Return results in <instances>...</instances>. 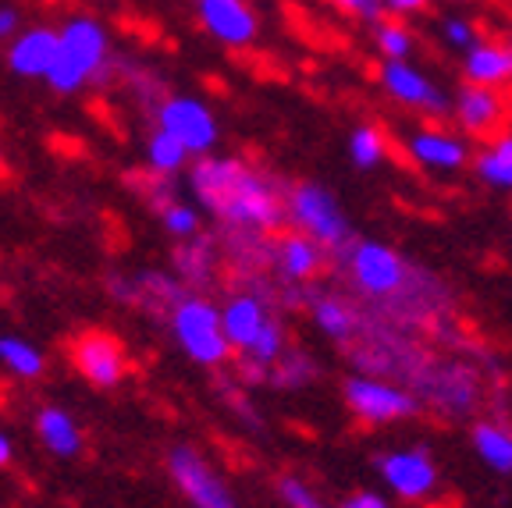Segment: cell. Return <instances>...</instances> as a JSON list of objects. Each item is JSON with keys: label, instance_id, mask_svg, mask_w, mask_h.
Segmentation results:
<instances>
[{"label": "cell", "instance_id": "1", "mask_svg": "<svg viewBox=\"0 0 512 508\" xmlns=\"http://www.w3.org/2000/svg\"><path fill=\"white\" fill-rule=\"evenodd\" d=\"M189 192L203 214H210L228 235L274 239L288 224L285 185L246 157H200L189 167Z\"/></svg>", "mask_w": 512, "mask_h": 508}, {"label": "cell", "instance_id": "2", "mask_svg": "<svg viewBox=\"0 0 512 508\" xmlns=\"http://www.w3.org/2000/svg\"><path fill=\"white\" fill-rule=\"evenodd\" d=\"M224 334L242 363V381L267 384L271 370L288 352V331L274 313V295L264 288H235L221 302Z\"/></svg>", "mask_w": 512, "mask_h": 508}, {"label": "cell", "instance_id": "3", "mask_svg": "<svg viewBox=\"0 0 512 508\" xmlns=\"http://www.w3.org/2000/svg\"><path fill=\"white\" fill-rule=\"evenodd\" d=\"M342 270L349 278L352 292L360 299L374 302L381 310L406 302L409 310H427L424 295H420V278L424 270L413 267L395 246L381 239H356L342 256Z\"/></svg>", "mask_w": 512, "mask_h": 508}, {"label": "cell", "instance_id": "4", "mask_svg": "<svg viewBox=\"0 0 512 508\" xmlns=\"http://www.w3.org/2000/svg\"><path fill=\"white\" fill-rule=\"evenodd\" d=\"M168 327L185 359H192L203 370H221L232 363L235 349L224 334L221 306L203 292H185L168 313Z\"/></svg>", "mask_w": 512, "mask_h": 508}, {"label": "cell", "instance_id": "5", "mask_svg": "<svg viewBox=\"0 0 512 508\" xmlns=\"http://www.w3.org/2000/svg\"><path fill=\"white\" fill-rule=\"evenodd\" d=\"M107 61H111V40H107L104 25L89 15L68 18L61 25V47H57L47 86L54 93H79L82 86L107 72Z\"/></svg>", "mask_w": 512, "mask_h": 508}, {"label": "cell", "instance_id": "6", "mask_svg": "<svg viewBox=\"0 0 512 508\" xmlns=\"http://www.w3.org/2000/svg\"><path fill=\"white\" fill-rule=\"evenodd\" d=\"M285 214L288 228L303 231L313 242L328 249L331 256H342L345 249L356 242L352 235V221L338 196L320 182H296L285 192Z\"/></svg>", "mask_w": 512, "mask_h": 508}, {"label": "cell", "instance_id": "7", "mask_svg": "<svg viewBox=\"0 0 512 508\" xmlns=\"http://www.w3.org/2000/svg\"><path fill=\"white\" fill-rule=\"evenodd\" d=\"M342 405L363 427H395L424 413V398L384 374H349L342 381Z\"/></svg>", "mask_w": 512, "mask_h": 508}, {"label": "cell", "instance_id": "8", "mask_svg": "<svg viewBox=\"0 0 512 508\" xmlns=\"http://www.w3.org/2000/svg\"><path fill=\"white\" fill-rule=\"evenodd\" d=\"M377 86L402 111L424 114L434 121L452 114V93L416 61H381L377 64Z\"/></svg>", "mask_w": 512, "mask_h": 508}, {"label": "cell", "instance_id": "9", "mask_svg": "<svg viewBox=\"0 0 512 508\" xmlns=\"http://www.w3.org/2000/svg\"><path fill=\"white\" fill-rule=\"evenodd\" d=\"M374 473L384 484V491L395 494L399 501H409V505L431 501L441 491V469L424 445L384 448L374 459Z\"/></svg>", "mask_w": 512, "mask_h": 508}, {"label": "cell", "instance_id": "10", "mask_svg": "<svg viewBox=\"0 0 512 508\" xmlns=\"http://www.w3.org/2000/svg\"><path fill=\"white\" fill-rule=\"evenodd\" d=\"M402 153L424 175H463V171H470L477 150H473V139H466L459 128L427 121V125H416L413 132H406Z\"/></svg>", "mask_w": 512, "mask_h": 508}, {"label": "cell", "instance_id": "11", "mask_svg": "<svg viewBox=\"0 0 512 508\" xmlns=\"http://www.w3.org/2000/svg\"><path fill=\"white\" fill-rule=\"evenodd\" d=\"M168 477L192 508H239L228 480L192 445H175L168 452Z\"/></svg>", "mask_w": 512, "mask_h": 508}, {"label": "cell", "instance_id": "12", "mask_svg": "<svg viewBox=\"0 0 512 508\" xmlns=\"http://www.w3.org/2000/svg\"><path fill=\"white\" fill-rule=\"evenodd\" d=\"M157 128L175 135L178 143L192 153V157H210L221 139V125L217 114L203 104L200 96H168L157 104Z\"/></svg>", "mask_w": 512, "mask_h": 508}, {"label": "cell", "instance_id": "13", "mask_svg": "<svg viewBox=\"0 0 512 508\" xmlns=\"http://www.w3.org/2000/svg\"><path fill=\"white\" fill-rule=\"evenodd\" d=\"M328 256V249L296 228L278 231L271 239V270L278 274L281 288H310L328 267Z\"/></svg>", "mask_w": 512, "mask_h": 508}, {"label": "cell", "instance_id": "14", "mask_svg": "<svg viewBox=\"0 0 512 508\" xmlns=\"http://www.w3.org/2000/svg\"><path fill=\"white\" fill-rule=\"evenodd\" d=\"M203 32L221 47L246 50L260 36V15L249 0H192Z\"/></svg>", "mask_w": 512, "mask_h": 508}, {"label": "cell", "instance_id": "15", "mask_svg": "<svg viewBox=\"0 0 512 508\" xmlns=\"http://www.w3.org/2000/svg\"><path fill=\"white\" fill-rule=\"evenodd\" d=\"M72 366L93 388H114V384L125 381L128 356L114 334L82 331L72 338Z\"/></svg>", "mask_w": 512, "mask_h": 508}, {"label": "cell", "instance_id": "16", "mask_svg": "<svg viewBox=\"0 0 512 508\" xmlns=\"http://www.w3.org/2000/svg\"><path fill=\"white\" fill-rule=\"evenodd\" d=\"M505 96L498 89H488V86H463L452 93V125L466 135V139H491L495 132H502L505 125Z\"/></svg>", "mask_w": 512, "mask_h": 508}, {"label": "cell", "instance_id": "17", "mask_svg": "<svg viewBox=\"0 0 512 508\" xmlns=\"http://www.w3.org/2000/svg\"><path fill=\"white\" fill-rule=\"evenodd\" d=\"M420 398L448 416H466L480 402V377L466 363H434L431 384L420 391Z\"/></svg>", "mask_w": 512, "mask_h": 508}, {"label": "cell", "instance_id": "18", "mask_svg": "<svg viewBox=\"0 0 512 508\" xmlns=\"http://www.w3.org/2000/svg\"><path fill=\"white\" fill-rule=\"evenodd\" d=\"M111 295L125 306H139L146 313H171L175 302L185 295V285L171 274H160V270H139L132 278H114Z\"/></svg>", "mask_w": 512, "mask_h": 508}, {"label": "cell", "instance_id": "19", "mask_svg": "<svg viewBox=\"0 0 512 508\" xmlns=\"http://www.w3.org/2000/svg\"><path fill=\"white\" fill-rule=\"evenodd\" d=\"M306 310H310L313 327L335 345H356V338L367 331L360 306L338 292H310L306 295Z\"/></svg>", "mask_w": 512, "mask_h": 508}, {"label": "cell", "instance_id": "20", "mask_svg": "<svg viewBox=\"0 0 512 508\" xmlns=\"http://www.w3.org/2000/svg\"><path fill=\"white\" fill-rule=\"evenodd\" d=\"M57 47H61V29H50V25L22 29L8 47V68L22 79L47 82L50 68L57 61Z\"/></svg>", "mask_w": 512, "mask_h": 508}, {"label": "cell", "instance_id": "21", "mask_svg": "<svg viewBox=\"0 0 512 508\" xmlns=\"http://www.w3.org/2000/svg\"><path fill=\"white\" fill-rule=\"evenodd\" d=\"M459 72L470 86L509 89L512 86V43L509 40H480L459 57Z\"/></svg>", "mask_w": 512, "mask_h": 508}, {"label": "cell", "instance_id": "22", "mask_svg": "<svg viewBox=\"0 0 512 508\" xmlns=\"http://www.w3.org/2000/svg\"><path fill=\"white\" fill-rule=\"evenodd\" d=\"M224 253L217 249V242L210 235H196V239H185L175 253V278L182 281L185 288L200 292V288H210L221 274Z\"/></svg>", "mask_w": 512, "mask_h": 508}, {"label": "cell", "instance_id": "23", "mask_svg": "<svg viewBox=\"0 0 512 508\" xmlns=\"http://www.w3.org/2000/svg\"><path fill=\"white\" fill-rule=\"evenodd\" d=\"M470 448L491 473L512 477V423L495 420V416H480V420H473Z\"/></svg>", "mask_w": 512, "mask_h": 508}, {"label": "cell", "instance_id": "24", "mask_svg": "<svg viewBox=\"0 0 512 508\" xmlns=\"http://www.w3.org/2000/svg\"><path fill=\"white\" fill-rule=\"evenodd\" d=\"M470 175L491 192L512 196V128H502L491 139H484V146L473 153Z\"/></svg>", "mask_w": 512, "mask_h": 508}, {"label": "cell", "instance_id": "25", "mask_svg": "<svg viewBox=\"0 0 512 508\" xmlns=\"http://www.w3.org/2000/svg\"><path fill=\"white\" fill-rule=\"evenodd\" d=\"M36 434H40L43 448L57 459H75L82 452V427L61 405H47L36 413Z\"/></svg>", "mask_w": 512, "mask_h": 508}, {"label": "cell", "instance_id": "26", "mask_svg": "<svg viewBox=\"0 0 512 508\" xmlns=\"http://www.w3.org/2000/svg\"><path fill=\"white\" fill-rule=\"evenodd\" d=\"M345 153H349V160H352V167H356V171L370 175V171H377V167L388 164V153H392V139L384 135V128H377V125H370V121H363V125H356L349 132Z\"/></svg>", "mask_w": 512, "mask_h": 508}, {"label": "cell", "instance_id": "27", "mask_svg": "<svg viewBox=\"0 0 512 508\" xmlns=\"http://www.w3.org/2000/svg\"><path fill=\"white\" fill-rule=\"evenodd\" d=\"M192 153L178 143L175 135H168L164 128H153L150 139H146V164H150V175H164V178H175L182 171L192 167Z\"/></svg>", "mask_w": 512, "mask_h": 508}, {"label": "cell", "instance_id": "28", "mask_svg": "<svg viewBox=\"0 0 512 508\" xmlns=\"http://www.w3.org/2000/svg\"><path fill=\"white\" fill-rule=\"evenodd\" d=\"M370 40L381 61H413L416 54V32L402 18H381L370 25Z\"/></svg>", "mask_w": 512, "mask_h": 508}, {"label": "cell", "instance_id": "29", "mask_svg": "<svg viewBox=\"0 0 512 508\" xmlns=\"http://www.w3.org/2000/svg\"><path fill=\"white\" fill-rule=\"evenodd\" d=\"M153 210H157L160 228L168 231L171 239L185 242V239H196V235H200V224H203L200 207H192V203H182L178 196H171Z\"/></svg>", "mask_w": 512, "mask_h": 508}, {"label": "cell", "instance_id": "30", "mask_svg": "<svg viewBox=\"0 0 512 508\" xmlns=\"http://www.w3.org/2000/svg\"><path fill=\"white\" fill-rule=\"evenodd\" d=\"M0 363L25 381H36L43 374V352L25 338H15V334H0Z\"/></svg>", "mask_w": 512, "mask_h": 508}, {"label": "cell", "instance_id": "31", "mask_svg": "<svg viewBox=\"0 0 512 508\" xmlns=\"http://www.w3.org/2000/svg\"><path fill=\"white\" fill-rule=\"evenodd\" d=\"M313 377H317V363H313V356H306V352H299V349H288L285 356L274 363L271 381L267 384L285 388V391H299V388H306Z\"/></svg>", "mask_w": 512, "mask_h": 508}, {"label": "cell", "instance_id": "32", "mask_svg": "<svg viewBox=\"0 0 512 508\" xmlns=\"http://www.w3.org/2000/svg\"><path fill=\"white\" fill-rule=\"evenodd\" d=\"M438 36H441V43H445V47L452 50V54H459V57L484 40V36H480V29H477V22H473V18H466V15H445L438 22Z\"/></svg>", "mask_w": 512, "mask_h": 508}, {"label": "cell", "instance_id": "33", "mask_svg": "<svg viewBox=\"0 0 512 508\" xmlns=\"http://www.w3.org/2000/svg\"><path fill=\"white\" fill-rule=\"evenodd\" d=\"M278 498L285 508H331L328 501L320 498V494L299 477H281L278 480Z\"/></svg>", "mask_w": 512, "mask_h": 508}, {"label": "cell", "instance_id": "34", "mask_svg": "<svg viewBox=\"0 0 512 508\" xmlns=\"http://www.w3.org/2000/svg\"><path fill=\"white\" fill-rule=\"evenodd\" d=\"M338 11H345L349 18H356V22H367V25H374V22H381L384 18V4L381 0H331Z\"/></svg>", "mask_w": 512, "mask_h": 508}, {"label": "cell", "instance_id": "35", "mask_svg": "<svg viewBox=\"0 0 512 508\" xmlns=\"http://www.w3.org/2000/svg\"><path fill=\"white\" fill-rule=\"evenodd\" d=\"M335 508H395V505H392V498L384 491H377V487H360V491L345 494Z\"/></svg>", "mask_w": 512, "mask_h": 508}, {"label": "cell", "instance_id": "36", "mask_svg": "<svg viewBox=\"0 0 512 508\" xmlns=\"http://www.w3.org/2000/svg\"><path fill=\"white\" fill-rule=\"evenodd\" d=\"M381 4H384V15L392 18H413L431 8V0H381Z\"/></svg>", "mask_w": 512, "mask_h": 508}, {"label": "cell", "instance_id": "37", "mask_svg": "<svg viewBox=\"0 0 512 508\" xmlns=\"http://www.w3.org/2000/svg\"><path fill=\"white\" fill-rule=\"evenodd\" d=\"M22 32V15L11 4H0V40H15Z\"/></svg>", "mask_w": 512, "mask_h": 508}, {"label": "cell", "instance_id": "38", "mask_svg": "<svg viewBox=\"0 0 512 508\" xmlns=\"http://www.w3.org/2000/svg\"><path fill=\"white\" fill-rule=\"evenodd\" d=\"M11 459H15V445H11V437L0 430V466H8Z\"/></svg>", "mask_w": 512, "mask_h": 508}, {"label": "cell", "instance_id": "39", "mask_svg": "<svg viewBox=\"0 0 512 508\" xmlns=\"http://www.w3.org/2000/svg\"><path fill=\"white\" fill-rule=\"evenodd\" d=\"M0 164H4V153H0Z\"/></svg>", "mask_w": 512, "mask_h": 508}, {"label": "cell", "instance_id": "40", "mask_svg": "<svg viewBox=\"0 0 512 508\" xmlns=\"http://www.w3.org/2000/svg\"><path fill=\"white\" fill-rule=\"evenodd\" d=\"M459 4H463V0H459Z\"/></svg>", "mask_w": 512, "mask_h": 508}]
</instances>
